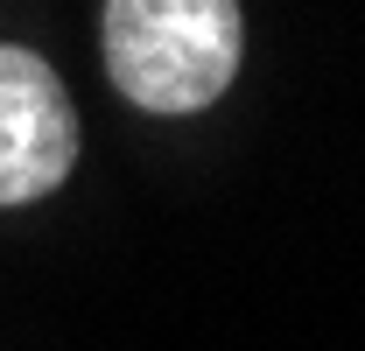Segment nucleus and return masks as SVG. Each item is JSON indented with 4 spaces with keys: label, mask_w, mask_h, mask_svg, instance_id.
<instances>
[{
    "label": "nucleus",
    "mask_w": 365,
    "mask_h": 351,
    "mask_svg": "<svg viewBox=\"0 0 365 351\" xmlns=\"http://www.w3.org/2000/svg\"><path fill=\"white\" fill-rule=\"evenodd\" d=\"M239 49V0H106V71L140 113L225 98Z\"/></svg>",
    "instance_id": "obj_1"
},
{
    "label": "nucleus",
    "mask_w": 365,
    "mask_h": 351,
    "mask_svg": "<svg viewBox=\"0 0 365 351\" xmlns=\"http://www.w3.org/2000/svg\"><path fill=\"white\" fill-rule=\"evenodd\" d=\"M78 162L71 91L36 49L0 43V204L49 197Z\"/></svg>",
    "instance_id": "obj_2"
}]
</instances>
